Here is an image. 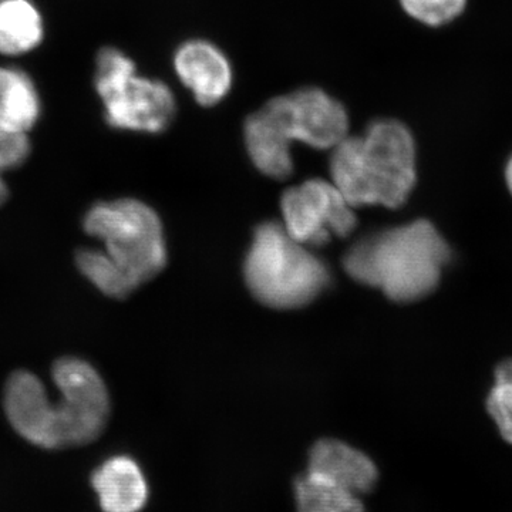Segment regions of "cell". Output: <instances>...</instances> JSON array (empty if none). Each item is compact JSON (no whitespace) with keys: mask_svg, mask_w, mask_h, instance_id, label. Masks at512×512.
<instances>
[{"mask_svg":"<svg viewBox=\"0 0 512 512\" xmlns=\"http://www.w3.org/2000/svg\"><path fill=\"white\" fill-rule=\"evenodd\" d=\"M94 87L104 106V119L119 130L163 133L177 113L170 87L140 76L136 63L116 47H103L97 55Z\"/></svg>","mask_w":512,"mask_h":512,"instance_id":"obj_5","label":"cell"},{"mask_svg":"<svg viewBox=\"0 0 512 512\" xmlns=\"http://www.w3.org/2000/svg\"><path fill=\"white\" fill-rule=\"evenodd\" d=\"M292 493L296 512H366L362 495L309 471L296 477Z\"/></svg>","mask_w":512,"mask_h":512,"instance_id":"obj_16","label":"cell"},{"mask_svg":"<svg viewBox=\"0 0 512 512\" xmlns=\"http://www.w3.org/2000/svg\"><path fill=\"white\" fill-rule=\"evenodd\" d=\"M40 113L42 103L30 76L16 67L0 66V126L28 134Z\"/></svg>","mask_w":512,"mask_h":512,"instance_id":"obj_14","label":"cell"},{"mask_svg":"<svg viewBox=\"0 0 512 512\" xmlns=\"http://www.w3.org/2000/svg\"><path fill=\"white\" fill-rule=\"evenodd\" d=\"M244 275L252 295L275 309L302 308L330 285L328 265L278 222L256 228Z\"/></svg>","mask_w":512,"mask_h":512,"instance_id":"obj_3","label":"cell"},{"mask_svg":"<svg viewBox=\"0 0 512 512\" xmlns=\"http://www.w3.org/2000/svg\"><path fill=\"white\" fill-rule=\"evenodd\" d=\"M487 410L503 439L512 444V384H494L487 396Z\"/></svg>","mask_w":512,"mask_h":512,"instance_id":"obj_19","label":"cell"},{"mask_svg":"<svg viewBox=\"0 0 512 512\" xmlns=\"http://www.w3.org/2000/svg\"><path fill=\"white\" fill-rule=\"evenodd\" d=\"M244 140L249 158L262 174L276 180L292 174L293 140L276 97L245 121Z\"/></svg>","mask_w":512,"mask_h":512,"instance_id":"obj_11","label":"cell"},{"mask_svg":"<svg viewBox=\"0 0 512 512\" xmlns=\"http://www.w3.org/2000/svg\"><path fill=\"white\" fill-rule=\"evenodd\" d=\"M83 227L103 242L104 252L137 288L167 264L163 225L144 202L133 198L100 202L87 211Z\"/></svg>","mask_w":512,"mask_h":512,"instance_id":"obj_4","label":"cell"},{"mask_svg":"<svg viewBox=\"0 0 512 512\" xmlns=\"http://www.w3.org/2000/svg\"><path fill=\"white\" fill-rule=\"evenodd\" d=\"M330 177L353 208L403 207L417 184V141L406 123L377 119L332 148Z\"/></svg>","mask_w":512,"mask_h":512,"instance_id":"obj_2","label":"cell"},{"mask_svg":"<svg viewBox=\"0 0 512 512\" xmlns=\"http://www.w3.org/2000/svg\"><path fill=\"white\" fill-rule=\"evenodd\" d=\"M494 379L495 383L512 384V357L498 363V366L495 367Z\"/></svg>","mask_w":512,"mask_h":512,"instance_id":"obj_21","label":"cell"},{"mask_svg":"<svg viewBox=\"0 0 512 512\" xmlns=\"http://www.w3.org/2000/svg\"><path fill=\"white\" fill-rule=\"evenodd\" d=\"M76 264L80 272L100 292L110 298H127L136 291L137 285L114 264L113 259L104 251L97 249H82L77 252Z\"/></svg>","mask_w":512,"mask_h":512,"instance_id":"obj_17","label":"cell"},{"mask_svg":"<svg viewBox=\"0 0 512 512\" xmlns=\"http://www.w3.org/2000/svg\"><path fill=\"white\" fill-rule=\"evenodd\" d=\"M92 487L104 512H141L150 500V485L133 457L107 458L92 476Z\"/></svg>","mask_w":512,"mask_h":512,"instance_id":"obj_13","label":"cell"},{"mask_svg":"<svg viewBox=\"0 0 512 512\" xmlns=\"http://www.w3.org/2000/svg\"><path fill=\"white\" fill-rule=\"evenodd\" d=\"M52 376L62 394L53 403L59 450L99 439L109 421L110 397L97 370L82 359L64 357L53 366Z\"/></svg>","mask_w":512,"mask_h":512,"instance_id":"obj_6","label":"cell"},{"mask_svg":"<svg viewBox=\"0 0 512 512\" xmlns=\"http://www.w3.org/2000/svg\"><path fill=\"white\" fill-rule=\"evenodd\" d=\"M32 151L28 134L15 133L0 126V173L25 164Z\"/></svg>","mask_w":512,"mask_h":512,"instance_id":"obj_20","label":"cell"},{"mask_svg":"<svg viewBox=\"0 0 512 512\" xmlns=\"http://www.w3.org/2000/svg\"><path fill=\"white\" fill-rule=\"evenodd\" d=\"M470 0H399L400 8L414 22L436 30L453 25L466 13Z\"/></svg>","mask_w":512,"mask_h":512,"instance_id":"obj_18","label":"cell"},{"mask_svg":"<svg viewBox=\"0 0 512 512\" xmlns=\"http://www.w3.org/2000/svg\"><path fill=\"white\" fill-rule=\"evenodd\" d=\"M453 251L433 222L416 220L360 239L343 258L359 284L397 303L421 301L440 285Z\"/></svg>","mask_w":512,"mask_h":512,"instance_id":"obj_1","label":"cell"},{"mask_svg":"<svg viewBox=\"0 0 512 512\" xmlns=\"http://www.w3.org/2000/svg\"><path fill=\"white\" fill-rule=\"evenodd\" d=\"M281 210L288 234L306 247H322L333 237H349L357 224L355 211L342 192L320 178L285 191Z\"/></svg>","mask_w":512,"mask_h":512,"instance_id":"obj_7","label":"cell"},{"mask_svg":"<svg viewBox=\"0 0 512 512\" xmlns=\"http://www.w3.org/2000/svg\"><path fill=\"white\" fill-rule=\"evenodd\" d=\"M45 37V25L30 0H0V55L32 52Z\"/></svg>","mask_w":512,"mask_h":512,"instance_id":"obj_15","label":"cell"},{"mask_svg":"<svg viewBox=\"0 0 512 512\" xmlns=\"http://www.w3.org/2000/svg\"><path fill=\"white\" fill-rule=\"evenodd\" d=\"M293 141L315 150H332L349 136V114L319 87H303L276 97Z\"/></svg>","mask_w":512,"mask_h":512,"instance_id":"obj_8","label":"cell"},{"mask_svg":"<svg viewBox=\"0 0 512 512\" xmlns=\"http://www.w3.org/2000/svg\"><path fill=\"white\" fill-rule=\"evenodd\" d=\"M306 471L362 497L373 491L379 481V468L372 458L336 439H322L313 444Z\"/></svg>","mask_w":512,"mask_h":512,"instance_id":"obj_12","label":"cell"},{"mask_svg":"<svg viewBox=\"0 0 512 512\" xmlns=\"http://www.w3.org/2000/svg\"><path fill=\"white\" fill-rule=\"evenodd\" d=\"M5 412L13 429L33 446L57 450L55 406L39 377L20 370L5 387Z\"/></svg>","mask_w":512,"mask_h":512,"instance_id":"obj_9","label":"cell"},{"mask_svg":"<svg viewBox=\"0 0 512 512\" xmlns=\"http://www.w3.org/2000/svg\"><path fill=\"white\" fill-rule=\"evenodd\" d=\"M504 181L512 197V153L510 154V157L507 158V161H505Z\"/></svg>","mask_w":512,"mask_h":512,"instance_id":"obj_22","label":"cell"},{"mask_svg":"<svg viewBox=\"0 0 512 512\" xmlns=\"http://www.w3.org/2000/svg\"><path fill=\"white\" fill-rule=\"evenodd\" d=\"M9 190L6 187L5 180H3L2 173H0V207L5 204V201L8 200Z\"/></svg>","mask_w":512,"mask_h":512,"instance_id":"obj_23","label":"cell"},{"mask_svg":"<svg viewBox=\"0 0 512 512\" xmlns=\"http://www.w3.org/2000/svg\"><path fill=\"white\" fill-rule=\"evenodd\" d=\"M178 79L204 107L224 100L232 86V67L220 47L208 40H188L174 55Z\"/></svg>","mask_w":512,"mask_h":512,"instance_id":"obj_10","label":"cell"}]
</instances>
